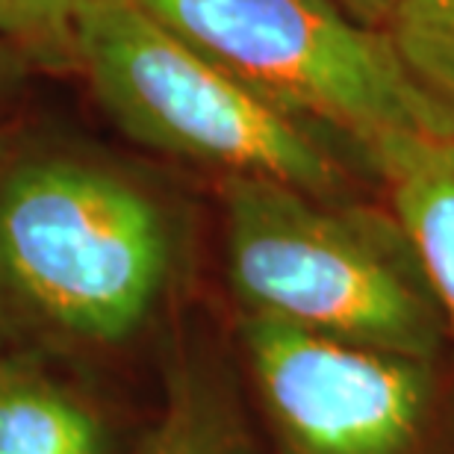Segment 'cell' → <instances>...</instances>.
I'll return each mask as SVG.
<instances>
[{"instance_id": "1", "label": "cell", "mask_w": 454, "mask_h": 454, "mask_svg": "<svg viewBox=\"0 0 454 454\" xmlns=\"http://www.w3.org/2000/svg\"><path fill=\"white\" fill-rule=\"evenodd\" d=\"M171 271L162 207L121 171L33 153L0 171V337L39 351L130 342Z\"/></svg>"}, {"instance_id": "2", "label": "cell", "mask_w": 454, "mask_h": 454, "mask_svg": "<svg viewBox=\"0 0 454 454\" xmlns=\"http://www.w3.org/2000/svg\"><path fill=\"white\" fill-rule=\"evenodd\" d=\"M224 266L242 316L434 363L440 301L393 210L224 175Z\"/></svg>"}, {"instance_id": "3", "label": "cell", "mask_w": 454, "mask_h": 454, "mask_svg": "<svg viewBox=\"0 0 454 454\" xmlns=\"http://www.w3.org/2000/svg\"><path fill=\"white\" fill-rule=\"evenodd\" d=\"M71 51L98 104L145 148L224 175L345 198V171L310 127L160 21L139 0H77Z\"/></svg>"}, {"instance_id": "4", "label": "cell", "mask_w": 454, "mask_h": 454, "mask_svg": "<svg viewBox=\"0 0 454 454\" xmlns=\"http://www.w3.org/2000/svg\"><path fill=\"white\" fill-rule=\"evenodd\" d=\"M278 110L348 133L454 136V110L404 66L384 27L337 0H139Z\"/></svg>"}, {"instance_id": "5", "label": "cell", "mask_w": 454, "mask_h": 454, "mask_svg": "<svg viewBox=\"0 0 454 454\" xmlns=\"http://www.w3.org/2000/svg\"><path fill=\"white\" fill-rule=\"evenodd\" d=\"M275 454H416L434 407V363L239 316Z\"/></svg>"}, {"instance_id": "6", "label": "cell", "mask_w": 454, "mask_h": 454, "mask_svg": "<svg viewBox=\"0 0 454 454\" xmlns=\"http://www.w3.org/2000/svg\"><path fill=\"white\" fill-rule=\"evenodd\" d=\"M454 340V136H387L366 148Z\"/></svg>"}, {"instance_id": "7", "label": "cell", "mask_w": 454, "mask_h": 454, "mask_svg": "<svg viewBox=\"0 0 454 454\" xmlns=\"http://www.w3.org/2000/svg\"><path fill=\"white\" fill-rule=\"evenodd\" d=\"M0 454H113V434L80 389L0 351Z\"/></svg>"}, {"instance_id": "8", "label": "cell", "mask_w": 454, "mask_h": 454, "mask_svg": "<svg viewBox=\"0 0 454 454\" xmlns=\"http://www.w3.org/2000/svg\"><path fill=\"white\" fill-rule=\"evenodd\" d=\"M145 454H262L236 389L210 363L180 360Z\"/></svg>"}, {"instance_id": "9", "label": "cell", "mask_w": 454, "mask_h": 454, "mask_svg": "<svg viewBox=\"0 0 454 454\" xmlns=\"http://www.w3.org/2000/svg\"><path fill=\"white\" fill-rule=\"evenodd\" d=\"M387 33L411 74L454 110V0H402Z\"/></svg>"}, {"instance_id": "10", "label": "cell", "mask_w": 454, "mask_h": 454, "mask_svg": "<svg viewBox=\"0 0 454 454\" xmlns=\"http://www.w3.org/2000/svg\"><path fill=\"white\" fill-rule=\"evenodd\" d=\"M77 0H0V35L71 44Z\"/></svg>"}, {"instance_id": "11", "label": "cell", "mask_w": 454, "mask_h": 454, "mask_svg": "<svg viewBox=\"0 0 454 454\" xmlns=\"http://www.w3.org/2000/svg\"><path fill=\"white\" fill-rule=\"evenodd\" d=\"M337 4L357 21L369 24V27H384L393 21L395 9L402 0H337Z\"/></svg>"}]
</instances>
